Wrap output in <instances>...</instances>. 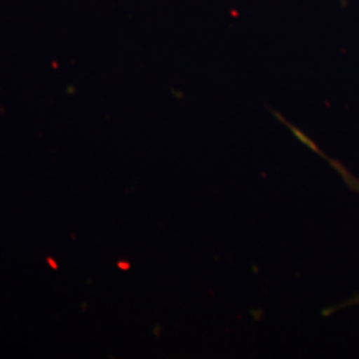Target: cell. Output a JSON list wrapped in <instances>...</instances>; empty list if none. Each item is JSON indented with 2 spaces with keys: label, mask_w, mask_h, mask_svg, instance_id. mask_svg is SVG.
I'll list each match as a JSON object with an SVG mask.
<instances>
[{
  "label": "cell",
  "mask_w": 359,
  "mask_h": 359,
  "mask_svg": "<svg viewBox=\"0 0 359 359\" xmlns=\"http://www.w3.org/2000/svg\"><path fill=\"white\" fill-rule=\"evenodd\" d=\"M289 128L292 129L293 130V133H294L295 136L298 137V140L299 142H302V144H305L306 147H309V148H311L314 152L317 154H320V156H322L332 167L341 175V177L342 179L345 180L346 181L347 185L353 189V191H355V192L359 193V180L355 177V176H353L348 170H347L346 168L344 167L341 163H338V161H335V160H333V158H330L329 156H326L325 154V152H322L321 149L314 144V142L313 140H310L309 139L308 136L306 135H304L301 130H298V129L294 128L292 124H289ZM359 304V294L355 295L354 298H351V299H348L347 302H345V304H341V305H338V306H335V308L330 309L332 311H335V310H338V309H344L347 308V306H351V305H358Z\"/></svg>",
  "instance_id": "1"
}]
</instances>
